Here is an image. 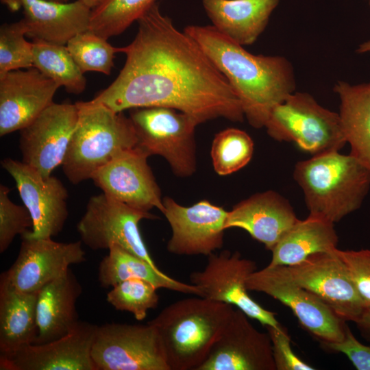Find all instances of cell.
<instances>
[{"label":"cell","mask_w":370,"mask_h":370,"mask_svg":"<svg viewBox=\"0 0 370 370\" xmlns=\"http://www.w3.org/2000/svg\"><path fill=\"white\" fill-rule=\"evenodd\" d=\"M1 2L12 12H17L22 8V0H1Z\"/></svg>","instance_id":"cell-40"},{"label":"cell","mask_w":370,"mask_h":370,"mask_svg":"<svg viewBox=\"0 0 370 370\" xmlns=\"http://www.w3.org/2000/svg\"><path fill=\"white\" fill-rule=\"evenodd\" d=\"M158 288L152 283L141 279L125 280L108 293L106 300L115 309L133 314L137 321L144 320L151 309L159 304Z\"/></svg>","instance_id":"cell-33"},{"label":"cell","mask_w":370,"mask_h":370,"mask_svg":"<svg viewBox=\"0 0 370 370\" xmlns=\"http://www.w3.org/2000/svg\"><path fill=\"white\" fill-rule=\"evenodd\" d=\"M338 242L334 223L309 214L304 220L298 219L282 236L271 251L268 266L297 264L312 254L334 251Z\"/></svg>","instance_id":"cell-26"},{"label":"cell","mask_w":370,"mask_h":370,"mask_svg":"<svg viewBox=\"0 0 370 370\" xmlns=\"http://www.w3.org/2000/svg\"><path fill=\"white\" fill-rule=\"evenodd\" d=\"M33 66L73 94L86 86L84 73L75 62L66 45L42 40L32 42Z\"/></svg>","instance_id":"cell-29"},{"label":"cell","mask_w":370,"mask_h":370,"mask_svg":"<svg viewBox=\"0 0 370 370\" xmlns=\"http://www.w3.org/2000/svg\"><path fill=\"white\" fill-rule=\"evenodd\" d=\"M38 293L19 291L0 282V357L35 343Z\"/></svg>","instance_id":"cell-25"},{"label":"cell","mask_w":370,"mask_h":370,"mask_svg":"<svg viewBox=\"0 0 370 370\" xmlns=\"http://www.w3.org/2000/svg\"><path fill=\"white\" fill-rule=\"evenodd\" d=\"M98 325L79 321L65 336L0 357L1 370H96L91 351Z\"/></svg>","instance_id":"cell-19"},{"label":"cell","mask_w":370,"mask_h":370,"mask_svg":"<svg viewBox=\"0 0 370 370\" xmlns=\"http://www.w3.org/2000/svg\"><path fill=\"white\" fill-rule=\"evenodd\" d=\"M293 176L309 214L334 223L360 208L370 188V171L353 156L328 151L298 162Z\"/></svg>","instance_id":"cell-4"},{"label":"cell","mask_w":370,"mask_h":370,"mask_svg":"<svg viewBox=\"0 0 370 370\" xmlns=\"http://www.w3.org/2000/svg\"><path fill=\"white\" fill-rule=\"evenodd\" d=\"M256 270V262L240 252L223 250L209 255L204 269L191 273L189 278L190 283L201 289V297L236 306L264 326L279 327L275 313L263 308L248 293L246 282Z\"/></svg>","instance_id":"cell-11"},{"label":"cell","mask_w":370,"mask_h":370,"mask_svg":"<svg viewBox=\"0 0 370 370\" xmlns=\"http://www.w3.org/2000/svg\"><path fill=\"white\" fill-rule=\"evenodd\" d=\"M91 355L96 370H170L158 331L149 322L98 326Z\"/></svg>","instance_id":"cell-10"},{"label":"cell","mask_w":370,"mask_h":370,"mask_svg":"<svg viewBox=\"0 0 370 370\" xmlns=\"http://www.w3.org/2000/svg\"><path fill=\"white\" fill-rule=\"evenodd\" d=\"M298 219L287 199L275 191L267 190L241 201L228 211L225 229H243L271 251Z\"/></svg>","instance_id":"cell-21"},{"label":"cell","mask_w":370,"mask_h":370,"mask_svg":"<svg viewBox=\"0 0 370 370\" xmlns=\"http://www.w3.org/2000/svg\"><path fill=\"white\" fill-rule=\"evenodd\" d=\"M356 324L360 334L370 342V310H366Z\"/></svg>","instance_id":"cell-39"},{"label":"cell","mask_w":370,"mask_h":370,"mask_svg":"<svg viewBox=\"0 0 370 370\" xmlns=\"http://www.w3.org/2000/svg\"><path fill=\"white\" fill-rule=\"evenodd\" d=\"M323 347L327 350L344 354L358 370H370V345L358 341L348 325L341 341Z\"/></svg>","instance_id":"cell-38"},{"label":"cell","mask_w":370,"mask_h":370,"mask_svg":"<svg viewBox=\"0 0 370 370\" xmlns=\"http://www.w3.org/2000/svg\"><path fill=\"white\" fill-rule=\"evenodd\" d=\"M26 36L66 45L77 34L89 30L92 10L79 0L56 2L22 0Z\"/></svg>","instance_id":"cell-22"},{"label":"cell","mask_w":370,"mask_h":370,"mask_svg":"<svg viewBox=\"0 0 370 370\" xmlns=\"http://www.w3.org/2000/svg\"><path fill=\"white\" fill-rule=\"evenodd\" d=\"M357 52L360 53H370V40L364 42L358 47Z\"/></svg>","instance_id":"cell-42"},{"label":"cell","mask_w":370,"mask_h":370,"mask_svg":"<svg viewBox=\"0 0 370 370\" xmlns=\"http://www.w3.org/2000/svg\"><path fill=\"white\" fill-rule=\"evenodd\" d=\"M149 156L137 146L99 169L91 180L102 193L134 208L164 211L163 198L148 164Z\"/></svg>","instance_id":"cell-17"},{"label":"cell","mask_w":370,"mask_h":370,"mask_svg":"<svg viewBox=\"0 0 370 370\" xmlns=\"http://www.w3.org/2000/svg\"><path fill=\"white\" fill-rule=\"evenodd\" d=\"M1 165L14 180L20 197L32 219V231L22 236L52 238L58 235L69 216V194L62 182L52 175L43 177L23 161L7 158Z\"/></svg>","instance_id":"cell-12"},{"label":"cell","mask_w":370,"mask_h":370,"mask_svg":"<svg viewBox=\"0 0 370 370\" xmlns=\"http://www.w3.org/2000/svg\"><path fill=\"white\" fill-rule=\"evenodd\" d=\"M59 87L34 66L0 75V136L32 123L53 103Z\"/></svg>","instance_id":"cell-20"},{"label":"cell","mask_w":370,"mask_h":370,"mask_svg":"<svg viewBox=\"0 0 370 370\" xmlns=\"http://www.w3.org/2000/svg\"><path fill=\"white\" fill-rule=\"evenodd\" d=\"M76 103L78 120L61 165L75 185L91 180L99 169L138 143L132 120L123 112L91 100Z\"/></svg>","instance_id":"cell-5"},{"label":"cell","mask_w":370,"mask_h":370,"mask_svg":"<svg viewBox=\"0 0 370 370\" xmlns=\"http://www.w3.org/2000/svg\"><path fill=\"white\" fill-rule=\"evenodd\" d=\"M85 5L89 7L91 10L100 5L105 0H79Z\"/></svg>","instance_id":"cell-41"},{"label":"cell","mask_w":370,"mask_h":370,"mask_svg":"<svg viewBox=\"0 0 370 370\" xmlns=\"http://www.w3.org/2000/svg\"><path fill=\"white\" fill-rule=\"evenodd\" d=\"M108 254L100 262L98 280L102 287L114 286L130 279H141L152 283L158 288L202 295L199 288L169 277L143 258L129 252L119 245L108 249Z\"/></svg>","instance_id":"cell-28"},{"label":"cell","mask_w":370,"mask_h":370,"mask_svg":"<svg viewBox=\"0 0 370 370\" xmlns=\"http://www.w3.org/2000/svg\"><path fill=\"white\" fill-rule=\"evenodd\" d=\"M333 90L340 99L338 115L349 154L370 171V82L351 84L338 80Z\"/></svg>","instance_id":"cell-27"},{"label":"cell","mask_w":370,"mask_h":370,"mask_svg":"<svg viewBox=\"0 0 370 370\" xmlns=\"http://www.w3.org/2000/svg\"><path fill=\"white\" fill-rule=\"evenodd\" d=\"M238 308L197 370H276L272 344Z\"/></svg>","instance_id":"cell-18"},{"label":"cell","mask_w":370,"mask_h":370,"mask_svg":"<svg viewBox=\"0 0 370 370\" xmlns=\"http://www.w3.org/2000/svg\"><path fill=\"white\" fill-rule=\"evenodd\" d=\"M280 0H202L212 26L242 45L256 41Z\"/></svg>","instance_id":"cell-24"},{"label":"cell","mask_w":370,"mask_h":370,"mask_svg":"<svg viewBox=\"0 0 370 370\" xmlns=\"http://www.w3.org/2000/svg\"><path fill=\"white\" fill-rule=\"evenodd\" d=\"M335 254L344 263L366 310H370V249L341 250Z\"/></svg>","instance_id":"cell-36"},{"label":"cell","mask_w":370,"mask_h":370,"mask_svg":"<svg viewBox=\"0 0 370 370\" xmlns=\"http://www.w3.org/2000/svg\"><path fill=\"white\" fill-rule=\"evenodd\" d=\"M158 217L119 201L105 193L92 196L77 224L81 241L92 250L119 245L157 267L142 238L139 223Z\"/></svg>","instance_id":"cell-9"},{"label":"cell","mask_w":370,"mask_h":370,"mask_svg":"<svg viewBox=\"0 0 370 370\" xmlns=\"http://www.w3.org/2000/svg\"><path fill=\"white\" fill-rule=\"evenodd\" d=\"M184 31L227 79L254 128L264 127L273 107L295 91L294 69L286 58L254 55L212 25H191Z\"/></svg>","instance_id":"cell-2"},{"label":"cell","mask_w":370,"mask_h":370,"mask_svg":"<svg viewBox=\"0 0 370 370\" xmlns=\"http://www.w3.org/2000/svg\"><path fill=\"white\" fill-rule=\"evenodd\" d=\"M85 260L81 240L59 243L52 238L22 236L16 259L1 274L0 282L19 291L38 292L64 273L71 265Z\"/></svg>","instance_id":"cell-14"},{"label":"cell","mask_w":370,"mask_h":370,"mask_svg":"<svg viewBox=\"0 0 370 370\" xmlns=\"http://www.w3.org/2000/svg\"><path fill=\"white\" fill-rule=\"evenodd\" d=\"M79 115L77 103H52L20 130L22 161L51 176L66 156Z\"/></svg>","instance_id":"cell-16"},{"label":"cell","mask_w":370,"mask_h":370,"mask_svg":"<svg viewBox=\"0 0 370 370\" xmlns=\"http://www.w3.org/2000/svg\"><path fill=\"white\" fill-rule=\"evenodd\" d=\"M24 20L0 27V75L33 66L32 42H27Z\"/></svg>","instance_id":"cell-34"},{"label":"cell","mask_w":370,"mask_h":370,"mask_svg":"<svg viewBox=\"0 0 370 370\" xmlns=\"http://www.w3.org/2000/svg\"><path fill=\"white\" fill-rule=\"evenodd\" d=\"M66 47L84 73L96 71L109 75L114 66L115 54L121 52L122 47H114L106 39L90 30L73 37Z\"/></svg>","instance_id":"cell-32"},{"label":"cell","mask_w":370,"mask_h":370,"mask_svg":"<svg viewBox=\"0 0 370 370\" xmlns=\"http://www.w3.org/2000/svg\"><path fill=\"white\" fill-rule=\"evenodd\" d=\"M246 285L248 291L264 293L288 306L322 346L344 338L346 321L315 295L295 282L285 266L267 265L256 270Z\"/></svg>","instance_id":"cell-8"},{"label":"cell","mask_w":370,"mask_h":370,"mask_svg":"<svg viewBox=\"0 0 370 370\" xmlns=\"http://www.w3.org/2000/svg\"><path fill=\"white\" fill-rule=\"evenodd\" d=\"M271 344L276 370H314L312 366L300 359L293 351L287 330L279 327L265 326Z\"/></svg>","instance_id":"cell-37"},{"label":"cell","mask_w":370,"mask_h":370,"mask_svg":"<svg viewBox=\"0 0 370 370\" xmlns=\"http://www.w3.org/2000/svg\"><path fill=\"white\" fill-rule=\"evenodd\" d=\"M334 250L316 253L297 264L285 267L295 282L315 295L340 318L356 323L365 308Z\"/></svg>","instance_id":"cell-13"},{"label":"cell","mask_w":370,"mask_h":370,"mask_svg":"<svg viewBox=\"0 0 370 370\" xmlns=\"http://www.w3.org/2000/svg\"><path fill=\"white\" fill-rule=\"evenodd\" d=\"M47 1H56V2H69L70 0H47Z\"/></svg>","instance_id":"cell-43"},{"label":"cell","mask_w":370,"mask_h":370,"mask_svg":"<svg viewBox=\"0 0 370 370\" xmlns=\"http://www.w3.org/2000/svg\"><path fill=\"white\" fill-rule=\"evenodd\" d=\"M264 127L274 140L293 142L313 156L339 151L347 144L338 113L307 92L295 91L275 106Z\"/></svg>","instance_id":"cell-6"},{"label":"cell","mask_w":370,"mask_h":370,"mask_svg":"<svg viewBox=\"0 0 370 370\" xmlns=\"http://www.w3.org/2000/svg\"><path fill=\"white\" fill-rule=\"evenodd\" d=\"M253 153L254 142L250 136L234 127L217 134L210 151L214 170L222 176L234 173L245 166Z\"/></svg>","instance_id":"cell-31"},{"label":"cell","mask_w":370,"mask_h":370,"mask_svg":"<svg viewBox=\"0 0 370 370\" xmlns=\"http://www.w3.org/2000/svg\"><path fill=\"white\" fill-rule=\"evenodd\" d=\"M82 288L69 269L38 293L36 317L38 332L34 344L40 345L67 334L79 323L76 303Z\"/></svg>","instance_id":"cell-23"},{"label":"cell","mask_w":370,"mask_h":370,"mask_svg":"<svg viewBox=\"0 0 370 370\" xmlns=\"http://www.w3.org/2000/svg\"><path fill=\"white\" fill-rule=\"evenodd\" d=\"M369 3L370 4V0H369Z\"/></svg>","instance_id":"cell-44"},{"label":"cell","mask_w":370,"mask_h":370,"mask_svg":"<svg viewBox=\"0 0 370 370\" xmlns=\"http://www.w3.org/2000/svg\"><path fill=\"white\" fill-rule=\"evenodd\" d=\"M130 118L134 127L137 147L149 156L164 158L180 177L193 175L197 169L195 129L190 116L164 107L134 108Z\"/></svg>","instance_id":"cell-7"},{"label":"cell","mask_w":370,"mask_h":370,"mask_svg":"<svg viewBox=\"0 0 370 370\" xmlns=\"http://www.w3.org/2000/svg\"><path fill=\"white\" fill-rule=\"evenodd\" d=\"M163 205L162 214L171 228L169 253L208 256L222 248L228 211L208 200L184 206L165 197Z\"/></svg>","instance_id":"cell-15"},{"label":"cell","mask_w":370,"mask_h":370,"mask_svg":"<svg viewBox=\"0 0 370 370\" xmlns=\"http://www.w3.org/2000/svg\"><path fill=\"white\" fill-rule=\"evenodd\" d=\"M157 0H105L92 10L89 30L108 39L119 35Z\"/></svg>","instance_id":"cell-30"},{"label":"cell","mask_w":370,"mask_h":370,"mask_svg":"<svg viewBox=\"0 0 370 370\" xmlns=\"http://www.w3.org/2000/svg\"><path fill=\"white\" fill-rule=\"evenodd\" d=\"M10 189L0 185V253H3L17 235L31 232L33 221L25 206L14 203L9 197Z\"/></svg>","instance_id":"cell-35"},{"label":"cell","mask_w":370,"mask_h":370,"mask_svg":"<svg viewBox=\"0 0 370 370\" xmlns=\"http://www.w3.org/2000/svg\"><path fill=\"white\" fill-rule=\"evenodd\" d=\"M133 41L122 47L126 61L115 80L91 101L116 112L172 108L198 124L218 118L245 119L224 75L197 42L162 13L157 3L137 20Z\"/></svg>","instance_id":"cell-1"},{"label":"cell","mask_w":370,"mask_h":370,"mask_svg":"<svg viewBox=\"0 0 370 370\" xmlns=\"http://www.w3.org/2000/svg\"><path fill=\"white\" fill-rule=\"evenodd\" d=\"M233 306L197 296L166 306L149 321L170 370H197L231 318Z\"/></svg>","instance_id":"cell-3"}]
</instances>
